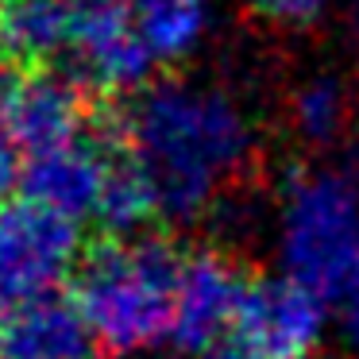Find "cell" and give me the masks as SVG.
Returning <instances> with one entry per match:
<instances>
[{
	"label": "cell",
	"instance_id": "obj_1",
	"mask_svg": "<svg viewBox=\"0 0 359 359\" xmlns=\"http://www.w3.org/2000/svg\"><path fill=\"white\" fill-rule=\"evenodd\" d=\"M120 135L155 182L158 212L174 220L201 217L251 155L243 112L224 93L178 81L143 89L120 120Z\"/></svg>",
	"mask_w": 359,
	"mask_h": 359
},
{
	"label": "cell",
	"instance_id": "obj_2",
	"mask_svg": "<svg viewBox=\"0 0 359 359\" xmlns=\"http://www.w3.org/2000/svg\"><path fill=\"white\" fill-rule=\"evenodd\" d=\"M182 266L186 255L158 236H109L81 255L74 302L104 355H128L170 340Z\"/></svg>",
	"mask_w": 359,
	"mask_h": 359
},
{
	"label": "cell",
	"instance_id": "obj_3",
	"mask_svg": "<svg viewBox=\"0 0 359 359\" xmlns=\"http://www.w3.org/2000/svg\"><path fill=\"white\" fill-rule=\"evenodd\" d=\"M282 263L328 305H340L359 282V189L336 170L290 178L282 201Z\"/></svg>",
	"mask_w": 359,
	"mask_h": 359
},
{
	"label": "cell",
	"instance_id": "obj_4",
	"mask_svg": "<svg viewBox=\"0 0 359 359\" xmlns=\"http://www.w3.org/2000/svg\"><path fill=\"white\" fill-rule=\"evenodd\" d=\"M78 248V220L24 194L0 201V317L58 294Z\"/></svg>",
	"mask_w": 359,
	"mask_h": 359
},
{
	"label": "cell",
	"instance_id": "obj_5",
	"mask_svg": "<svg viewBox=\"0 0 359 359\" xmlns=\"http://www.w3.org/2000/svg\"><path fill=\"white\" fill-rule=\"evenodd\" d=\"M325 297L294 278H248L236 317L209 359H309L325 325Z\"/></svg>",
	"mask_w": 359,
	"mask_h": 359
},
{
	"label": "cell",
	"instance_id": "obj_6",
	"mask_svg": "<svg viewBox=\"0 0 359 359\" xmlns=\"http://www.w3.org/2000/svg\"><path fill=\"white\" fill-rule=\"evenodd\" d=\"M104 120L97 89L78 74L66 78L62 70H20L0 104V128L27 158L89 140Z\"/></svg>",
	"mask_w": 359,
	"mask_h": 359
},
{
	"label": "cell",
	"instance_id": "obj_7",
	"mask_svg": "<svg viewBox=\"0 0 359 359\" xmlns=\"http://www.w3.org/2000/svg\"><path fill=\"white\" fill-rule=\"evenodd\" d=\"M70 4V58L89 89L132 93L147 81L151 58L132 20V0H66Z\"/></svg>",
	"mask_w": 359,
	"mask_h": 359
},
{
	"label": "cell",
	"instance_id": "obj_8",
	"mask_svg": "<svg viewBox=\"0 0 359 359\" xmlns=\"http://www.w3.org/2000/svg\"><path fill=\"white\" fill-rule=\"evenodd\" d=\"M116 135H120V120L109 116L89 140H78L70 147L27 158L20 166V194L47 205L55 212H62L70 220L97 217Z\"/></svg>",
	"mask_w": 359,
	"mask_h": 359
},
{
	"label": "cell",
	"instance_id": "obj_9",
	"mask_svg": "<svg viewBox=\"0 0 359 359\" xmlns=\"http://www.w3.org/2000/svg\"><path fill=\"white\" fill-rule=\"evenodd\" d=\"M243 286H248V278L217 251L186 255L182 286H178V309H174V328H170L174 348L209 355L224 340L228 325H232Z\"/></svg>",
	"mask_w": 359,
	"mask_h": 359
},
{
	"label": "cell",
	"instance_id": "obj_10",
	"mask_svg": "<svg viewBox=\"0 0 359 359\" xmlns=\"http://www.w3.org/2000/svg\"><path fill=\"white\" fill-rule=\"evenodd\" d=\"M97 351L74 297L47 294L0 317V359H97Z\"/></svg>",
	"mask_w": 359,
	"mask_h": 359
},
{
	"label": "cell",
	"instance_id": "obj_11",
	"mask_svg": "<svg viewBox=\"0 0 359 359\" xmlns=\"http://www.w3.org/2000/svg\"><path fill=\"white\" fill-rule=\"evenodd\" d=\"M70 58L66 0H0V58L20 70H55Z\"/></svg>",
	"mask_w": 359,
	"mask_h": 359
},
{
	"label": "cell",
	"instance_id": "obj_12",
	"mask_svg": "<svg viewBox=\"0 0 359 359\" xmlns=\"http://www.w3.org/2000/svg\"><path fill=\"white\" fill-rule=\"evenodd\" d=\"M151 217H158V194L151 174L143 163L128 151L124 135H116L109 155V174H104L101 205H97V220L109 228V236H132L143 228Z\"/></svg>",
	"mask_w": 359,
	"mask_h": 359
},
{
	"label": "cell",
	"instance_id": "obj_13",
	"mask_svg": "<svg viewBox=\"0 0 359 359\" xmlns=\"http://www.w3.org/2000/svg\"><path fill=\"white\" fill-rule=\"evenodd\" d=\"M132 20L155 62L186 58L209 27V0H132Z\"/></svg>",
	"mask_w": 359,
	"mask_h": 359
},
{
	"label": "cell",
	"instance_id": "obj_14",
	"mask_svg": "<svg viewBox=\"0 0 359 359\" xmlns=\"http://www.w3.org/2000/svg\"><path fill=\"white\" fill-rule=\"evenodd\" d=\"M294 124L313 143L336 140L348 124V93L336 81H309L294 101Z\"/></svg>",
	"mask_w": 359,
	"mask_h": 359
},
{
	"label": "cell",
	"instance_id": "obj_15",
	"mask_svg": "<svg viewBox=\"0 0 359 359\" xmlns=\"http://www.w3.org/2000/svg\"><path fill=\"white\" fill-rule=\"evenodd\" d=\"M325 4L328 0H251V8L274 24H313Z\"/></svg>",
	"mask_w": 359,
	"mask_h": 359
},
{
	"label": "cell",
	"instance_id": "obj_16",
	"mask_svg": "<svg viewBox=\"0 0 359 359\" xmlns=\"http://www.w3.org/2000/svg\"><path fill=\"white\" fill-rule=\"evenodd\" d=\"M16 182H20V158H16L12 140L4 135V128H0V201H4V194H8Z\"/></svg>",
	"mask_w": 359,
	"mask_h": 359
},
{
	"label": "cell",
	"instance_id": "obj_17",
	"mask_svg": "<svg viewBox=\"0 0 359 359\" xmlns=\"http://www.w3.org/2000/svg\"><path fill=\"white\" fill-rule=\"evenodd\" d=\"M340 309H344V320H348L351 336H359V286H355V290H351V294L340 302Z\"/></svg>",
	"mask_w": 359,
	"mask_h": 359
},
{
	"label": "cell",
	"instance_id": "obj_18",
	"mask_svg": "<svg viewBox=\"0 0 359 359\" xmlns=\"http://www.w3.org/2000/svg\"><path fill=\"white\" fill-rule=\"evenodd\" d=\"M4 93H8V78H4V66H0V104H4Z\"/></svg>",
	"mask_w": 359,
	"mask_h": 359
}]
</instances>
